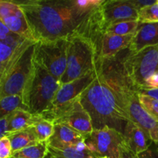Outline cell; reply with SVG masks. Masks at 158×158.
<instances>
[{"label": "cell", "instance_id": "cell-1", "mask_svg": "<svg viewBox=\"0 0 158 158\" xmlns=\"http://www.w3.org/2000/svg\"><path fill=\"white\" fill-rule=\"evenodd\" d=\"M14 2L24 12L35 42L85 36L98 46L103 32L100 8L104 0Z\"/></svg>", "mask_w": 158, "mask_h": 158}, {"label": "cell", "instance_id": "cell-2", "mask_svg": "<svg viewBox=\"0 0 158 158\" xmlns=\"http://www.w3.org/2000/svg\"><path fill=\"white\" fill-rule=\"evenodd\" d=\"M98 63V76L81 95L80 103L90 116L94 130L109 127L123 134L130 120L121 91V60L99 58Z\"/></svg>", "mask_w": 158, "mask_h": 158}, {"label": "cell", "instance_id": "cell-3", "mask_svg": "<svg viewBox=\"0 0 158 158\" xmlns=\"http://www.w3.org/2000/svg\"><path fill=\"white\" fill-rule=\"evenodd\" d=\"M61 85L60 80L35 61L32 75L22 95L28 111L32 115H46Z\"/></svg>", "mask_w": 158, "mask_h": 158}, {"label": "cell", "instance_id": "cell-4", "mask_svg": "<svg viewBox=\"0 0 158 158\" xmlns=\"http://www.w3.org/2000/svg\"><path fill=\"white\" fill-rule=\"evenodd\" d=\"M69 40L67 65L60 80L61 84L73 81L95 69L99 60L97 44L92 39L74 36Z\"/></svg>", "mask_w": 158, "mask_h": 158}, {"label": "cell", "instance_id": "cell-5", "mask_svg": "<svg viewBox=\"0 0 158 158\" xmlns=\"http://www.w3.org/2000/svg\"><path fill=\"white\" fill-rule=\"evenodd\" d=\"M35 43H32L19 59L0 75V98L9 95H23L34 69Z\"/></svg>", "mask_w": 158, "mask_h": 158}, {"label": "cell", "instance_id": "cell-6", "mask_svg": "<svg viewBox=\"0 0 158 158\" xmlns=\"http://www.w3.org/2000/svg\"><path fill=\"white\" fill-rule=\"evenodd\" d=\"M123 69L134 87L143 90L151 76L158 72V45L149 46L120 59Z\"/></svg>", "mask_w": 158, "mask_h": 158}, {"label": "cell", "instance_id": "cell-7", "mask_svg": "<svg viewBox=\"0 0 158 158\" xmlns=\"http://www.w3.org/2000/svg\"><path fill=\"white\" fill-rule=\"evenodd\" d=\"M69 40L39 41L35 46V61L60 81L67 65Z\"/></svg>", "mask_w": 158, "mask_h": 158}, {"label": "cell", "instance_id": "cell-8", "mask_svg": "<svg viewBox=\"0 0 158 158\" xmlns=\"http://www.w3.org/2000/svg\"><path fill=\"white\" fill-rule=\"evenodd\" d=\"M98 61L95 69L89 71L87 73L73 81H71L66 84H62L54 98L50 111L46 115L43 117L54 122L56 118L66 108L75 103L77 100H80L83 92L94 83L98 76Z\"/></svg>", "mask_w": 158, "mask_h": 158}, {"label": "cell", "instance_id": "cell-9", "mask_svg": "<svg viewBox=\"0 0 158 158\" xmlns=\"http://www.w3.org/2000/svg\"><path fill=\"white\" fill-rule=\"evenodd\" d=\"M85 143L95 158H121L124 145L123 134L109 127L94 130Z\"/></svg>", "mask_w": 158, "mask_h": 158}, {"label": "cell", "instance_id": "cell-10", "mask_svg": "<svg viewBox=\"0 0 158 158\" xmlns=\"http://www.w3.org/2000/svg\"><path fill=\"white\" fill-rule=\"evenodd\" d=\"M121 91L130 121L140 127L150 136V132L158 126V121L143 109L139 100V91L130 81L124 69L122 75Z\"/></svg>", "mask_w": 158, "mask_h": 158}, {"label": "cell", "instance_id": "cell-11", "mask_svg": "<svg viewBox=\"0 0 158 158\" xmlns=\"http://www.w3.org/2000/svg\"><path fill=\"white\" fill-rule=\"evenodd\" d=\"M100 11L103 32L113 24L138 20L139 18V12L130 0H106L102 4Z\"/></svg>", "mask_w": 158, "mask_h": 158}, {"label": "cell", "instance_id": "cell-12", "mask_svg": "<svg viewBox=\"0 0 158 158\" xmlns=\"http://www.w3.org/2000/svg\"><path fill=\"white\" fill-rule=\"evenodd\" d=\"M54 123L66 125L86 138L94 131L90 116L82 106L80 100L66 108L56 118Z\"/></svg>", "mask_w": 158, "mask_h": 158}, {"label": "cell", "instance_id": "cell-13", "mask_svg": "<svg viewBox=\"0 0 158 158\" xmlns=\"http://www.w3.org/2000/svg\"><path fill=\"white\" fill-rule=\"evenodd\" d=\"M134 35H117L103 32L98 43L99 58L107 60L114 59L117 54L129 47Z\"/></svg>", "mask_w": 158, "mask_h": 158}, {"label": "cell", "instance_id": "cell-14", "mask_svg": "<svg viewBox=\"0 0 158 158\" xmlns=\"http://www.w3.org/2000/svg\"><path fill=\"white\" fill-rule=\"evenodd\" d=\"M125 146L135 154L146 151L152 140L150 136L140 127L131 121H128L123 132Z\"/></svg>", "mask_w": 158, "mask_h": 158}, {"label": "cell", "instance_id": "cell-15", "mask_svg": "<svg viewBox=\"0 0 158 158\" xmlns=\"http://www.w3.org/2000/svg\"><path fill=\"white\" fill-rule=\"evenodd\" d=\"M156 45H158V23H140L128 49L131 53H136Z\"/></svg>", "mask_w": 158, "mask_h": 158}, {"label": "cell", "instance_id": "cell-16", "mask_svg": "<svg viewBox=\"0 0 158 158\" xmlns=\"http://www.w3.org/2000/svg\"><path fill=\"white\" fill-rule=\"evenodd\" d=\"M86 137L69 127L62 123H55L53 135L48 141L49 147L56 149L76 147L80 142L85 141Z\"/></svg>", "mask_w": 158, "mask_h": 158}, {"label": "cell", "instance_id": "cell-17", "mask_svg": "<svg viewBox=\"0 0 158 158\" xmlns=\"http://www.w3.org/2000/svg\"><path fill=\"white\" fill-rule=\"evenodd\" d=\"M0 21L4 23L13 33L17 34L26 40L35 41L26 15L19 6L13 13L0 19Z\"/></svg>", "mask_w": 158, "mask_h": 158}, {"label": "cell", "instance_id": "cell-18", "mask_svg": "<svg viewBox=\"0 0 158 158\" xmlns=\"http://www.w3.org/2000/svg\"><path fill=\"white\" fill-rule=\"evenodd\" d=\"M9 136L30 128L33 124L34 115L27 110L18 109L9 114Z\"/></svg>", "mask_w": 158, "mask_h": 158}, {"label": "cell", "instance_id": "cell-19", "mask_svg": "<svg viewBox=\"0 0 158 158\" xmlns=\"http://www.w3.org/2000/svg\"><path fill=\"white\" fill-rule=\"evenodd\" d=\"M10 140L11 145H12V152H16L22 149L27 148V147L35 145L40 143L38 141L36 136L32 130V127L26 131H20V132L15 133L9 137Z\"/></svg>", "mask_w": 158, "mask_h": 158}, {"label": "cell", "instance_id": "cell-20", "mask_svg": "<svg viewBox=\"0 0 158 158\" xmlns=\"http://www.w3.org/2000/svg\"><path fill=\"white\" fill-rule=\"evenodd\" d=\"M32 128L40 143L48 142L50 137L53 135L55 123L45 118L42 115H34Z\"/></svg>", "mask_w": 158, "mask_h": 158}, {"label": "cell", "instance_id": "cell-21", "mask_svg": "<svg viewBox=\"0 0 158 158\" xmlns=\"http://www.w3.org/2000/svg\"><path fill=\"white\" fill-rule=\"evenodd\" d=\"M46 158H95L89 149L80 151L76 147L56 149L49 147Z\"/></svg>", "mask_w": 158, "mask_h": 158}, {"label": "cell", "instance_id": "cell-22", "mask_svg": "<svg viewBox=\"0 0 158 158\" xmlns=\"http://www.w3.org/2000/svg\"><path fill=\"white\" fill-rule=\"evenodd\" d=\"M48 148V142H40L14 152L11 158H46Z\"/></svg>", "mask_w": 158, "mask_h": 158}, {"label": "cell", "instance_id": "cell-23", "mask_svg": "<svg viewBox=\"0 0 158 158\" xmlns=\"http://www.w3.org/2000/svg\"><path fill=\"white\" fill-rule=\"evenodd\" d=\"M0 117L9 115L18 109L27 110L21 95H9L0 98Z\"/></svg>", "mask_w": 158, "mask_h": 158}, {"label": "cell", "instance_id": "cell-24", "mask_svg": "<svg viewBox=\"0 0 158 158\" xmlns=\"http://www.w3.org/2000/svg\"><path fill=\"white\" fill-rule=\"evenodd\" d=\"M139 20L126 21L116 23L108 26L105 29L104 32L117 35H127L135 34L140 26Z\"/></svg>", "mask_w": 158, "mask_h": 158}, {"label": "cell", "instance_id": "cell-25", "mask_svg": "<svg viewBox=\"0 0 158 158\" xmlns=\"http://www.w3.org/2000/svg\"><path fill=\"white\" fill-rule=\"evenodd\" d=\"M139 100L143 109L158 121V100L139 92Z\"/></svg>", "mask_w": 158, "mask_h": 158}, {"label": "cell", "instance_id": "cell-26", "mask_svg": "<svg viewBox=\"0 0 158 158\" xmlns=\"http://www.w3.org/2000/svg\"><path fill=\"white\" fill-rule=\"evenodd\" d=\"M138 20L140 23H158V3L141 9L139 12Z\"/></svg>", "mask_w": 158, "mask_h": 158}, {"label": "cell", "instance_id": "cell-27", "mask_svg": "<svg viewBox=\"0 0 158 158\" xmlns=\"http://www.w3.org/2000/svg\"><path fill=\"white\" fill-rule=\"evenodd\" d=\"M21 44L9 45L0 42V72H2L5 69L15 49Z\"/></svg>", "mask_w": 158, "mask_h": 158}, {"label": "cell", "instance_id": "cell-28", "mask_svg": "<svg viewBox=\"0 0 158 158\" xmlns=\"http://www.w3.org/2000/svg\"><path fill=\"white\" fill-rule=\"evenodd\" d=\"M12 154V145L9 137L0 139V158H11Z\"/></svg>", "mask_w": 158, "mask_h": 158}, {"label": "cell", "instance_id": "cell-29", "mask_svg": "<svg viewBox=\"0 0 158 158\" xmlns=\"http://www.w3.org/2000/svg\"><path fill=\"white\" fill-rule=\"evenodd\" d=\"M138 158H158V146L154 142L151 143L146 151L137 154Z\"/></svg>", "mask_w": 158, "mask_h": 158}, {"label": "cell", "instance_id": "cell-30", "mask_svg": "<svg viewBox=\"0 0 158 158\" xmlns=\"http://www.w3.org/2000/svg\"><path fill=\"white\" fill-rule=\"evenodd\" d=\"M157 0H130L131 4L137 9L138 12L144 8L155 4Z\"/></svg>", "mask_w": 158, "mask_h": 158}, {"label": "cell", "instance_id": "cell-31", "mask_svg": "<svg viewBox=\"0 0 158 158\" xmlns=\"http://www.w3.org/2000/svg\"><path fill=\"white\" fill-rule=\"evenodd\" d=\"M9 115L1 117L0 120V138L8 137L9 136Z\"/></svg>", "mask_w": 158, "mask_h": 158}, {"label": "cell", "instance_id": "cell-32", "mask_svg": "<svg viewBox=\"0 0 158 158\" xmlns=\"http://www.w3.org/2000/svg\"><path fill=\"white\" fill-rule=\"evenodd\" d=\"M144 89H158V72L153 74L148 79L143 90Z\"/></svg>", "mask_w": 158, "mask_h": 158}, {"label": "cell", "instance_id": "cell-33", "mask_svg": "<svg viewBox=\"0 0 158 158\" xmlns=\"http://www.w3.org/2000/svg\"><path fill=\"white\" fill-rule=\"evenodd\" d=\"M12 32L4 23L0 21V41L5 40Z\"/></svg>", "mask_w": 158, "mask_h": 158}, {"label": "cell", "instance_id": "cell-34", "mask_svg": "<svg viewBox=\"0 0 158 158\" xmlns=\"http://www.w3.org/2000/svg\"><path fill=\"white\" fill-rule=\"evenodd\" d=\"M121 158H138L137 154H134L133 151H131L129 148H127L125 144L123 145L122 148V154Z\"/></svg>", "mask_w": 158, "mask_h": 158}, {"label": "cell", "instance_id": "cell-35", "mask_svg": "<svg viewBox=\"0 0 158 158\" xmlns=\"http://www.w3.org/2000/svg\"><path fill=\"white\" fill-rule=\"evenodd\" d=\"M150 137L151 140L158 146V126L150 132Z\"/></svg>", "mask_w": 158, "mask_h": 158}, {"label": "cell", "instance_id": "cell-36", "mask_svg": "<svg viewBox=\"0 0 158 158\" xmlns=\"http://www.w3.org/2000/svg\"><path fill=\"white\" fill-rule=\"evenodd\" d=\"M140 93L146 95L150 96L151 97H154L158 100V89H144V90L139 91Z\"/></svg>", "mask_w": 158, "mask_h": 158}, {"label": "cell", "instance_id": "cell-37", "mask_svg": "<svg viewBox=\"0 0 158 158\" xmlns=\"http://www.w3.org/2000/svg\"><path fill=\"white\" fill-rule=\"evenodd\" d=\"M157 3H158V0H157Z\"/></svg>", "mask_w": 158, "mask_h": 158}]
</instances>
